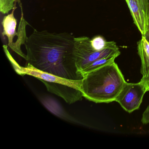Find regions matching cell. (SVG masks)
<instances>
[{
	"instance_id": "cell-8",
	"label": "cell",
	"mask_w": 149,
	"mask_h": 149,
	"mask_svg": "<svg viewBox=\"0 0 149 149\" xmlns=\"http://www.w3.org/2000/svg\"><path fill=\"white\" fill-rule=\"evenodd\" d=\"M137 49L141 61V74L147 75L149 74V42L144 36L138 42Z\"/></svg>"
},
{
	"instance_id": "cell-7",
	"label": "cell",
	"mask_w": 149,
	"mask_h": 149,
	"mask_svg": "<svg viewBox=\"0 0 149 149\" xmlns=\"http://www.w3.org/2000/svg\"><path fill=\"white\" fill-rule=\"evenodd\" d=\"M19 5L21 9L22 16L21 17L20 21L19 24V29L18 32L19 33V35L18 36V39L15 42H14L13 46L12 49L17 53L19 55L26 59V55H25L21 50V46L22 45H25L28 37L26 34V26L29 23L26 21L24 18L23 15V10H22V3L20 0H18Z\"/></svg>"
},
{
	"instance_id": "cell-14",
	"label": "cell",
	"mask_w": 149,
	"mask_h": 149,
	"mask_svg": "<svg viewBox=\"0 0 149 149\" xmlns=\"http://www.w3.org/2000/svg\"><path fill=\"white\" fill-rule=\"evenodd\" d=\"M148 18L147 21V29L145 35L144 36L146 39L149 42V0H148Z\"/></svg>"
},
{
	"instance_id": "cell-10",
	"label": "cell",
	"mask_w": 149,
	"mask_h": 149,
	"mask_svg": "<svg viewBox=\"0 0 149 149\" xmlns=\"http://www.w3.org/2000/svg\"><path fill=\"white\" fill-rule=\"evenodd\" d=\"M18 0H0V8L3 11L10 12Z\"/></svg>"
},
{
	"instance_id": "cell-3",
	"label": "cell",
	"mask_w": 149,
	"mask_h": 149,
	"mask_svg": "<svg viewBox=\"0 0 149 149\" xmlns=\"http://www.w3.org/2000/svg\"><path fill=\"white\" fill-rule=\"evenodd\" d=\"M91 39L87 36L75 37L74 54L77 69L83 75L88 67L101 58L120 54L117 45L101 51H95L91 45Z\"/></svg>"
},
{
	"instance_id": "cell-4",
	"label": "cell",
	"mask_w": 149,
	"mask_h": 149,
	"mask_svg": "<svg viewBox=\"0 0 149 149\" xmlns=\"http://www.w3.org/2000/svg\"><path fill=\"white\" fill-rule=\"evenodd\" d=\"M144 85L140 82L137 83L125 82L116 98V102L128 113L138 109L146 92Z\"/></svg>"
},
{
	"instance_id": "cell-11",
	"label": "cell",
	"mask_w": 149,
	"mask_h": 149,
	"mask_svg": "<svg viewBox=\"0 0 149 149\" xmlns=\"http://www.w3.org/2000/svg\"><path fill=\"white\" fill-rule=\"evenodd\" d=\"M141 122L143 124L149 123V105L146 109L142 115Z\"/></svg>"
},
{
	"instance_id": "cell-2",
	"label": "cell",
	"mask_w": 149,
	"mask_h": 149,
	"mask_svg": "<svg viewBox=\"0 0 149 149\" xmlns=\"http://www.w3.org/2000/svg\"><path fill=\"white\" fill-rule=\"evenodd\" d=\"M125 82L123 75L114 62L84 75L81 91L89 101L109 103L116 101Z\"/></svg>"
},
{
	"instance_id": "cell-1",
	"label": "cell",
	"mask_w": 149,
	"mask_h": 149,
	"mask_svg": "<svg viewBox=\"0 0 149 149\" xmlns=\"http://www.w3.org/2000/svg\"><path fill=\"white\" fill-rule=\"evenodd\" d=\"M75 37L68 33L34 29L25 45L27 64L36 70L73 81L83 79L74 54Z\"/></svg>"
},
{
	"instance_id": "cell-9",
	"label": "cell",
	"mask_w": 149,
	"mask_h": 149,
	"mask_svg": "<svg viewBox=\"0 0 149 149\" xmlns=\"http://www.w3.org/2000/svg\"><path fill=\"white\" fill-rule=\"evenodd\" d=\"M91 45L95 51H101L107 48L116 46V44L114 41H107L103 36H97L91 39Z\"/></svg>"
},
{
	"instance_id": "cell-12",
	"label": "cell",
	"mask_w": 149,
	"mask_h": 149,
	"mask_svg": "<svg viewBox=\"0 0 149 149\" xmlns=\"http://www.w3.org/2000/svg\"><path fill=\"white\" fill-rule=\"evenodd\" d=\"M142 8L143 10L146 21H148V0H139Z\"/></svg>"
},
{
	"instance_id": "cell-5",
	"label": "cell",
	"mask_w": 149,
	"mask_h": 149,
	"mask_svg": "<svg viewBox=\"0 0 149 149\" xmlns=\"http://www.w3.org/2000/svg\"><path fill=\"white\" fill-rule=\"evenodd\" d=\"M130 11L133 21L142 36L145 35L147 22L139 0H125Z\"/></svg>"
},
{
	"instance_id": "cell-6",
	"label": "cell",
	"mask_w": 149,
	"mask_h": 149,
	"mask_svg": "<svg viewBox=\"0 0 149 149\" xmlns=\"http://www.w3.org/2000/svg\"><path fill=\"white\" fill-rule=\"evenodd\" d=\"M17 8L16 4L12 10V13L3 17L1 24L3 27L2 35L3 37L6 36L8 39V46L12 49L13 46L14 38L18 37L19 33L16 32L17 20L14 16L15 11Z\"/></svg>"
},
{
	"instance_id": "cell-13",
	"label": "cell",
	"mask_w": 149,
	"mask_h": 149,
	"mask_svg": "<svg viewBox=\"0 0 149 149\" xmlns=\"http://www.w3.org/2000/svg\"><path fill=\"white\" fill-rule=\"evenodd\" d=\"M140 82L144 85L146 91H149V74L146 76H143Z\"/></svg>"
}]
</instances>
